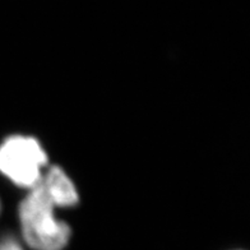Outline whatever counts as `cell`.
Returning <instances> with one entry per match:
<instances>
[{"mask_svg":"<svg viewBox=\"0 0 250 250\" xmlns=\"http://www.w3.org/2000/svg\"><path fill=\"white\" fill-rule=\"evenodd\" d=\"M54 204L36 185L20 206V222L24 243L33 250H62L72 235L66 222L56 217Z\"/></svg>","mask_w":250,"mask_h":250,"instance_id":"1","label":"cell"},{"mask_svg":"<svg viewBox=\"0 0 250 250\" xmlns=\"http://www.w3.org/2000/svg\"><path fill=\"white\" fill-rule=\"evenodd\" d=\"M46 165V152L33 137L12 135L0 145V172L17 187H36Z\"/></svg>","mask_w":250,"mask_h":250,"instance_id":"2","label":"cell"},{"mask_svg":"<svg viewBox=\"0 0 250 250\" xmlns=\"http://www.w3.org/2000/svg\"><path fill=\"white\" fill-rule=\"evenodd\" d=\"M37 185H40L55 208L73 207L78 203L79 195L76 185L59 166H51L45 170Z\"/></svg>","mask_w":250,"mask_h":250,"instance_id":"3","label":"cell"},{"mask_svg":"<svg viewBox=\"0 0 250 250\" xmlns=\"http://www.w3.org/2000/svg\"><path fill=\"white\" fill-rule=\"evenodd\" d=\"M0 250H24L22 244L14 237L7 236L0 239Z\"/></svg>","mask_w":250,"mask_h":250,"instance_id":"4","label":"cell"}]
</instances>
